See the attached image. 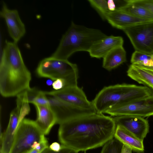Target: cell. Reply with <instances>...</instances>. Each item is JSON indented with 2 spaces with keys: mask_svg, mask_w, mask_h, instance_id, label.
I'll use <instances>...</instances> for the list:
<instances>
[{
  "mask_svg": "<svg viewBox=\"0 0 153 153\" xmlns=\"http://www.w3.org/2000/svg\"><path fill=\"white\" fill-rule=\"evenodd\" d=\"M107 36L100 30L76 25L72 22L62 36L57 49L51 56L57 59L68 60L76 52H89L94 44Z\"/></svg>",
  "mask_w": 153,
  "mask_h": 153,
  "instance_id": "obj_3",
  "label": "cell"
},
{
  "mask_svg": "<svg viewBox=\"0 0 153 153\" xmlns=\"http://www.w3.org/2000/svg\"><path fill=\"white\" fill-rule=\"evenodd\" d=\"M116 127L113 117L94 113L60 124L58 137L62 145L85 152L103 146L114 137Z\"/></svg>",
  "mask_w": 153,
  "mask_h": 153,
  "instance_id": "obj_1",
  "label": "cell"
},
{
  "mask_svg": "<svg viewBox=\"0 0 153 153\" xmlns=\"http://www.w3.org/2000/svg\"><path fill=\"white\" fill-rule=\"evenodd\" d=\"M105 19L112 27L122 30L134 25L153 21L138 18L119 10L110 11L106 15Z\"/></svg>",
  "mask_w": 153,
  "mask_h": 153,
  "instance_id": "obj_14",
  "label": "cell"
},
{
  "mask_svg": "<svg viewBox=\"0 0 153 153\" xmlns=\"http://www.w3.org/2000/svg\"><path fill=\"white\" fill-rule=\"evenodd\" d=\"M132 151L130 147L126 145L123 144L121 153H132Z\"/></svg>",
  "mask_w": 153,
  "mask_h": 153,
  "instance_id": "obj_29",
  "label": "cell"
},
{
  "mask_svg": "<svg viewBox=\"0 0 153 153\" xmlns=\"http://www.w3.org/2000/svg\"><path fill=\"white\" fill-rule=\"evenodd\" d=\"M114 137L123 144L130 147L137 153L144 152L143 141L141 140L122 127L117 126Z\"/></svg>",
  "mask_w": 153,
  "mask_h": 153,
  "instance_id": "obj_18",
  "label": "cell"
},
{
  "mask_svg": "<svg viewBox=\"0 0 153 153\" xmlns=\"http://www.w3.org/2000/svg\"><path fill=\"white\" fill-rule=\"evenodd\" d=\"M46 139L35 121L24 118L18 126L10 153H29L34 142Z\"/></svg>",
  "mask_w": 153,
  "mask_h": 153,
  "instance_id": "obj_5",
  "label": "cell"
},
{
  "mask_svg": "<svg viewBox=\"0 0 153 153\" xmlns=\"http://www.w3.org/2000/svg\"><path fill=\"white\" fill-rule=\"evenodd\" d=\"M124 41L120 36H107L94 44L89 51L90 56L93 58H103L109 52L114 48L123 46Z\"/></svg>",
  "mask_w": 153,
  "mask_h": 153,
  "instance_id": "obj_15",
  "label": "cell"
},
{
  "mask_svg": "<svg viewBox=\"0 0 153 153\" xmlns=\"http://www.w3.org/2000/svg\"><path fill=\"white\" fill-rule=\"evenodd\" d=\"M47 96L49 106L56 116V124H60L80 116L97 113L94 111L83 109L76 107L55 97Z\"/></svg>",
  "mask_w": 153,
  "mask_h": 153,
  "instance_id": "obj_10",
  "label": "cell"
},
{
  "mask_svg": "<svg viewBox=\"0 0 153 153\" xmlns=\"http://www.w3.org/2000/svg\"><path fill=\"white\" fill-rule=\"evenodd\" d=\"M44 92L47 96L55 97L76 107L95 111L92 102L88 100L82 88L77 85Z\"/></svg>",
  "mask_w": 153,
  "mask_h": 153,
  "instance_id": "obj_9",
  "label": "cell"
},
{
  "mask_svg": "<svg viewBox=\"0 0 153 153\" xmlns=\"http://www.w3.org/2000/svg\"><path fill=\"white\" fill-rule=\"evenodd\" d=\"M114 117L125 115L143 117L153 115V94L150 96L128 103L117 105L104 113Z\"/></svg>",
  "mask_w": 153,
  "mask_h": 153,
  "instance_id": "obj_8",
  "label": "cell"
},
{
  "mask_svg": "<svg viewBox=\"0 0 153 153\" xmlns=\"http://www.w3.org/2000/svg\"><path fill=\"white\" fill-rule=\"evenodd\" d=\"M84 153H86V152H85Z\"/></svg>",
  "mask_w": 153,
  "mask_h": 153,
  "instance_id": "obj_32",
  "label": "cell"
},
{
  "mask_svg": "<svg viewBox=\"0 0 153 153\" xmlns=\"http://www.w3.org/2000/svg\"><path fill=\"white\" fill-rule=\"evenodd\" d=\"M24 117L17 107L11 112L7 128L4 133L0 134V153H10L17 127Z\"/></svg>",
  "mask_w": 153,
  "mask_h": 153,
  "instance_id": "obj_13",
  "label": "cell"
},
{
  "mask_svg": "<svg viewBox=\"0 0 153 153\" xmlns=\"http://www.w3.org/2000/svg\"><path fill=\"white\" fill-rule=\"evenodd\" d=\"M41 152L39 151L36 149H32L29 153H41Z\"/></svg>",
  "mask_w": 153,
  "mask_h": 153,
  "instance_id": "obj_30",
  "label": "cell"
},
{
  "mask_svg": "<svg viewBox=\"0 0 153 153\" xmlns=\"http://www.w3.org/2000/svg\"><path fill=\"white\" fill-rule=\"evenodd\" d=\"M127 72L132 79L153 90V68L131 64Z\"/></svg>",
  "mask_w": 153,
  "mask_h": 153,
  "instance_id": "obj_17",
  "label": "cell"
},
{
  "mask_svg": "<svg viewBox=\"0 0 153 153\" xmlns=\"http://www.w3.org/2000/svg\"><path fill=\"white\" fill-rule=\"evenodd\" d=\"M31 74L16 43L6 40L0 63V93L5 97L17 96L30 88Z\"/></svg>",
  "mask_w": 153,
  "mask_h": 153,
  "instance_id": "obj_2",
  "label": "cell"
},
{
  "mask_svg": "<svg viewBox=\"0 0 153 153\" xmlns=\"http://www.w3.org/2000/svg\"><path fill=\"white\" fill-rule=\"evenodd\" d=\"M49 148L51 150L56 152L59 151L61 149L62 145L57 142L52 143L49 146Z\"/></svg>",
  "mask_w": 153,
  "mask_h": 153,
  "instance_id": "obj_27",
  "label": "cell"
},
{
  "mask_svg": "<svg viewBox=\"0 0 153 153\" xmlns=\"http://www.w3.org/2000/svg\"><path fill=\"white\" fill-rule=\"evenodd\" d=\"M108 7L110 11H114L116 10V6L114 0H109L107 1Z\"/></svg>",
  "mask_w": 153,
  "mask_h": 153,
  "instance_id": "obj_28",
  "label": "cell"
},
{
  "mask_svg": "<svg viewBox=\"0 0 153 153\" xmlns=\"http://www.w3.org/2000/svg\"><path fill=\"white\" fill-rule=\"evenodd\" d=\"M123 144L114 137L103 146L100 153H121Z\"/></svg>",
  "mask_w": 153,
  "mask_h": 153,
  "instance_id": "obj_22",
  "label": "cell"
},
{
  "mask_svg": "<svg viewBox=\"0 0 153 153\" xmlns=\"http://www.w3.org/2000/svg\"><path fill=\"white\" fill-rule=\"evenodd\" d=\"M152 95L151 90L146 86L118 84L104 87L92 102L97 113L103 114L115 105L141 99Z\"/></svg>",
  "mask_w": 153,
  "mask_h": 153,
  "instance_id": "obj_4",
  "label": "cell"
},
{
  "mask_svg": "<svg viewBox=\"0 0 153 153\" xmlns=\"http://www.w3.org/2000/svg\"><path fill=\"white\" fill-rule=\"evenodd\" d=\"M152 59H153V54H152Z\"/></svg>",
  "mask_w": 153,
  "mask_h": 153,
  "instance_id": "obj_31",
  "label": "cell"
},
{
  "mask_svg": "<svg viewBox=\"0 0 153 153\" xmlns=\"http://www.w3.org/2000/svg\"><path fill=\"white\" fill-rule=\"evenodd\" d=\"M122 30L129 39L135 51L153 54V21L134 25Z\"/></svg>",
  "mask_w": 153,
  "mask_h": 153,
  "instance_id": "obj_7",
  "label": "cell"
},
{
  "mask_svg": "<svg viewBox=\"0 0 153 153\" xmlns=\"http://www.w3.org/2000/svg\"><path fill=\"white\" fill-rule=\"evenodd\" d=\"M37 117L35 121L37 126L45 135L48 134L53 126L56 123V116L49 105H35Z\"/></svg>",
  "mask_w": 153,
  "mask_h": 153,
  "instance_id": "obj_16",
  "label": "cell"
},
{
  "mask_svg": "<svg viewBox=\"0 0 153 153\" xmlns=\"http://www.w3.org/2000/svg\"><path fill=\"white\" fill-rule=\"evenodd\" d=\"M126 4L119 10L138 18L153 21V14L144 7L126 0Z\"/></svg>",
  "mask_w": 153,
  "mask_h": 153,
  "instance_id": "obj_20",
  "label": "cell"
},
{
  "mask_svg": "<svg viewBox=\"0 0 153 153\" xmlns=\"http://www.w3.org/2000/svg\"><path fill=\"white\" fill-rule=\"evenodd\" d=\"M60 150L58 152L51 150L49 147L45 149L41 153H78L74 150L62 145Z\"/></svg>",
  "mask_w": 153,
  "mask_h": 153,
  "instance_id": "obj_26",
  "label": "cell"
},
{
  "mask_svg": "<svg viewBox=\"0 0 153 153\" xmlns=\"http://www.w3.org/2000/svg\"><path fill=\"white\" fill-rule=\"evenodd\" d=\"M91 5L98 13L103 19H105L106 15L110 12L107 1L105 0H89Z\"/></svg>",
  "mask_w": 153,
  "mask_h": 153,
  "instance_id": "obj_23",
  "label": "cell"
},
{
  "mask_svg": "<svg viewBox=\"0 0 153 153\" xmlns=\"http://www.w3.org/2000/svg\"><path fill=\"white\" fill-rule=\"evenodd\" d=\"M131 62L132 64L153 68V60L152 54L135 51L132 55Z\"/></svg>",
  "mask_w": 153,
  "mask_h": 153,
  "instance_id": "obj_21",
  "label": "cell"
},
{
  "mask_svg": "<svg viewBox=\"0 0 153 153\" xmlns=\"http://www.w3.org/2000/svg\"><path fill=\"white\" fill-rule=\"evenodd\" d=\"M126 61V52L123 46L114 48L103 58L102 67L110 71Z\"/></svg>",
  "mask_w": 153,
  "mask_h": 153,
  "instance_id": "obj_19",
  "label": "cell"
},
{
  "mask_svg": "<svg viewBox=\"0 0 153 153\" xmlns=\"http://www.w3.org/2000/svg\"><path fill=\"white\" fill-rule=\"evenodd\" d=\"M116 126H121L139 139L143 141L149 131L148 120L135 116L125 115L113 117Z\"/></svg>",
  "mask_w": 153,
  "mask_h": 153,
  "instance_id": "obj_11",
  "label": "cell"
},
{
  "mask_svg": "<svg viewBox=\"0 0 153 153\" xmlns=\"http://www.w3.org/2000/svg\"><path fill=\"white\" fill-rule=\"evenodd\" d=\"M33 104L34 105H49L47 96L44 91H40L39 94L34 100Z\"/></svg>",
  "mask_w": 153,
  "mask_h": 153,
  "instance_id": "obj_25",
  "label": "cell"
},
{
  "mask_svg": "<svg viewBox=\"0 0 153 153\" xmlns=\"http://www.w3.org/2000/svg\"><path fill=\"white\" fill-rule=\"evenodd\" d=\"M38 76L53 80L69 79L78 74L77 65L68 60L59 59L51 56L45 58L39 63L36 70Z\"/></svg>",
  "mask_w": 153,
  "mask_h": 153,
  "instance_id": "obj_6",
  "label": "cell"
},
{
  "mask_svg": "<svg viewBox=\"0 0 153 153\" xmlns=\"http://www.w3.org/2000/svg\"><path fill=\"white\" fill-rule=\"evenodd\" d=\"M131 2L141 6L153 14V0H128Z\"/></svg>",
  "mask_w": 153,
  "mask_h": 153,
  "instance_id": "obj_24",
  "label": "cell"
},
{
  "mask_svg": "<svg viewBox=\"0 0 153 153\" xmlns=\"http://www.w3.org/2000/svg\"><path fill=\"white\" fill-rule=\"evenodd\" d=\"M0 15L5 20L10 36L17 43L26 32L25 25L21 20L18 11L9 9L4 2Z\"/></svg>",
  "mask_w": 153,
  "mask_h": 153,
  "instance_id": "obj_12",
  "label": "cell"
}]
</instances>
